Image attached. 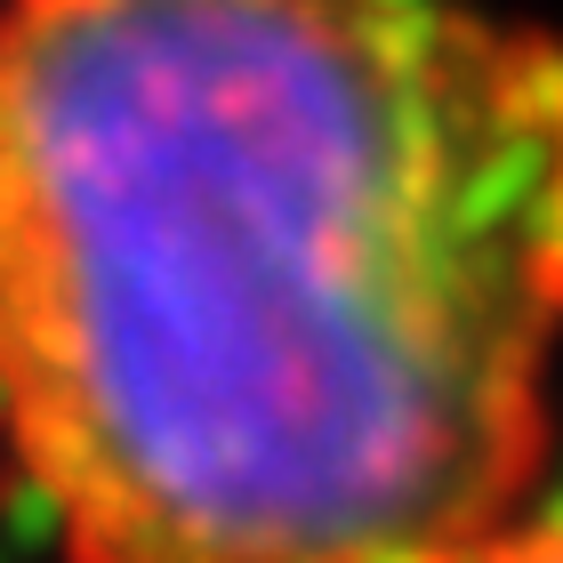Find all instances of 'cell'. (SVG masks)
Instances as JSON below:
<instances>
[{
    "instance_id": "1",
    "label": "cell",
    "mask_w": 563,
    "mask_h": 563,
    "mask_svg": "<svg viewBox=\"0 0 563 563\" xmlns=\"http://www.w3.org/2000/svg\"><path fill=\"white\" fill-rule=\"evenodd\" d=\"M555 371V24L0 0V467L57 563H451Z\"/></svg>"
},
{
    "instance_id": "2",
    "label": "cell",
    "mask_w": 563,
    "mask_h": 563,
    "mask_svg": "<svg viewBox=\"0 0 563 563\" xmlns=\"http://www.w3.org/2000/svg\"><path fill=\"white\" fill-rule=\"evenodd\" d=\"M451 563H563V507H523L507 531L459 548Z\"/></svg>"
}]
</instances>
